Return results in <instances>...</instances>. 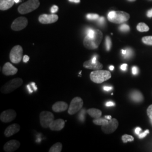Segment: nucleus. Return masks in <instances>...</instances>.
Returning a JSON list of instances; mask_svg holds the SVG:
<instances>
[{"label": "nucleus", "instance_id": "f257e3e1", "mask_svg": "<svg viewBox=\"0 0 152 152\" xmlns=\"http://www.w3.org/2000/svg\"><path fill=\"white\" fill-rule=\"evenodd\" d=\"M103 39V33L99 30L95 29V36L90 38L86 36L83 39L84 46L88 50H94L97 49L101 43Z\"/></svg>", "mask_w": 152, "mask_h": 152}, {"label": "nucleus", "instance_id": "f03ea898", "mask_svg": "<svg viewBox=\"0 0 152 152\" xmlns=\"http://www.w3.org/2000/svg\"><path fill=\"white\" fill-rule=\"evenodd\" d=\"M130 19V15L124 11H110L108 14V19L109 22L121 24L127 22Z\"/></svg>", "mask_w": 152, "mask_h": 152}, {"label": "nucleus", "instance_id": "7ed1b4c3", "mask_svg": "<svg viewBox=\"0 0 152 152\" xmlns=\"http://www.w3.org/2000/svg\"><path fill=\"white\" fill-rule=\"evenodd\" d=\"M112 75L109 71L105 70H95L93 71L90 75L91 80L95 83H102L109 80Z\"/></svg>", "mask_w": 152, "mask_h": 152}, {"label": "nucleus", "instance_id": "20e7f679", "mask_svg": "<svg viewBox=\"0 0 152 152\" xmlns=\"http://www.w3.org/2000/svg\"><path fill=\"white\" fill-rule=\"evenodd\" d=\"M23 80L20 78H16L6 82L1 88V91L3 94H7L13 92L19 87H20L23 84Z\"/></svg>", "mask_w": 152, "mask_h": 152}, {"label": "nucleus", "instance_id": "39448f33", "mask_svg": "<svg viewBox=\"0 0 152 152\" xmlns=\"http://www.w3.org/2000/svg\"><path fill=\"white\" fill-rule=\"evenodd\" d=\"M39 0H28L18 7V12L21 14H26L35 10L39 6Z\"/></svg>", "mask_w": 152, "mask_h": 152}, {"label": "nucleus", "instance_id": "423d86ee", "mask_svg": "<svg viewBox=\"0 0 152 152\" xmlns=\"http://www.w3.org/2000/svg\"><path fill=\"white\" fill-rule=\"evenodd\" d=\"M23 50L20 45H16L11 49L10 53V59L14 64L19 63L22 59Z\"/></svg>", "mask_w": 152, "mask_h": 152}, {"label": "nucleus", "instance_id": "0eeeda50", "mask_svg": "<svg viewBox=\"0 0 152 152\" xmlns=\"http://www.w3.org/2000/svg\"><path fill=\"white\" fill-rule=\"evenodd\" d=\"M54 120V115L51 112L43 111L39 114V121L41 126L45 128H49L51 123Z\"/></svg>", "mask_w": 152, "mask_h": 152}, {"label": "nucleus", "instance_id": "6e6552de", "mask_svg": "<svg viewBox=\"0 0 152 152\" xmlns=\"http://www.w3.org/2000/svg\"><path fill=\"white\" fill-rule=\"evenodd\" d=\"M83 105V102L82 98L78 96L75 97L71 101L68 112L70 115L76 114L77 112L81 109Z\"/></svg>", "mask_w": 152, "mask_h": 152}, {"label": "nucleus", "instance_id": "1a4fd4ad", "mask_svg": "<svg viewBox=\"0 0 152 152\" xmlns=\"http://www.w3.org/2000/svg\"><path fill=\"white\" fill-rule=\"evenodd\" d=\"M28 21L26 17H19L14 20L11 24V29L15 31H19L27 26Z\"/></svg>", "mask_w": 152, "mask_h": 152}, {"label": "nucleus", "instance_id": "9d476101", "mask_svg": "<svg viewBox=\"0 0 152 152\" xmlns=\"http://www.w3.org/2000/svg\"><path fill=\"white\" fill-rule=\"evenodd\" d=\"M16 112L13 109H7L2 112L0 115V120L4 123H9L16 118Z\"/></svg>", "mask_w": 152, "mask_h": 152}, {"label": "nucleus", "instance_id": "9b49d317", "mask_svg": "<svg viewBox=\"0 0 152 152\" xmlns=\"http://www.w3.org/2000/svg\"><path fill=\"white\" fill-rule=\"evenodd\" d=\"M118 122L115 118H112L109 121L108 124L105 126H102V130L106 134L113 133L117 130L118 127Z\"/></svg>", "mask_w": 152, "mask_h": 152}, {"label": "nucleus", "instance_id": "f8f14e48", "mask_svg": "<svg viewBox=\"0 0 152 152\" xmlns=\"http://www.w3.org/2000/svg\"><path fill=\"white\" fill-rule=\"evenodd\" d=\"M58 16L54 14L50 15L42 14L39 16L38 20L43 24H49L55 23L58 20Z\"/></svg>", "mask_w": 152, "mask_h": 152}, {"label": "nucleus", "instance_id": "ddd939ff", "mask_svg": "<svg viewBox=\"0 0 152 152\" xmlns=\"http://www.w3.org/2000/svg\"><path fill=\"white\" fill-rule=\"evenodd\" d=\"M20 146V142L16 140H11L7 141L4 147L6 152H13L16 151Z\"/></svg>", "mask_w": 152, "mask_h": 152}, {"label": "nucleus", "instance_id": "4468645a", "mask_svg": "<svg viewBox=\"0 0 152 152\" xmlns=\"http://www.w3.org/2000/svg\"><path fill=\"white\" fill-rule=\"evenodd\" d=\"M18 69L11 64V63L7 62L4 65L2 68V73L5 76L15 75L18 72Z\"/></svg>", "mask_w": 152, "mask_h": 152}, {"label": "nucleus", "instance_id": "2eb2a0df", "mask_svg": "<svg viewBox=\"0 0 152 152\" xmlns=\"http://www.w3.org/2000/svg\"><path fill=\"white\" fill-rule=\"evenodd\" d=\"M65 121L63 119L54 120L50 125L49 128L51 130L58 131L61 130L65 126Z\"/></svg>", "mask_w": 152, "mask_h": 152}, {"label": "nucleus", "instance_id": "dca6fc26", "mask_svg": "<svg viewBox=\"0 0 152 152\" xmlns=\"http://www.w3.org/2000/svg\"><path fill=\"white\" fill-rule=\"evenodd\" d=\"M20 130V126L18 124H14L8 126L4 132L6 137H10L16 133H18Z\"/></svg>", "mask_w": 152, "mask_h": 152}, {"label": "nucleus", "instance_id": "f3484780", "mask_svg": "<svg viewBox=\"0 0 152 152\" xmlns=\"http://www.w3.org/2000/svg\"><path fill=\"white\" fill-rule=\"evenodd\" d=\"M83 65L85 68L88 69H92V70H99L102 69L103 65L100 63L99 61H97L96 63L92 62L91 59L87 60L83 63Z\"/></svg>", "mask_w": 152, "mask_h": 152}, {"label": "nucleus", "instance_id": "a211bd4d", "mask_svg": "<svg viewBox=\"0 0 152 152\" xmlns=\"http://www.w3.org/2000/svg\"><path fill=\"white\" fill-rule=\"evenodd\" d=\"M68 108V105L64 102H57L52 107L53 110L56 112L59 113L65 111Z\"/></svg>", "mask_w": 152, "mask_h": 152}, {"label": "nucleus", "instance_id": "6ab92c4d", "mask_svg": "<svg viewBox=\"0 0 152 152\" xmlns=\"http://www.w3.org/2000/svg\"><path fill=\"white\" fill-rule=\"evenodd\" d=\"M15 3V0H0V10L2 11L10 9Z\"/></svg>", "mask_w": 152, "mask_h": 152}, {"label": "nucleus", "instance_id": "aec40b11", "mask_svg": "<svg viewBox=\"0 0 152 152\" xmlns=\"http://www.w3.org/2000/svg\"><path fill=\"white\" fill-rule=\"evenodd\" d=\"M131 100L136 103H140L143 100V96L139 91H133L130 95Z\"/></svg>", "mask_w": 152, "mask_h": 152}, {"label": "nucleus", "instance_id": "412c9836", "mask_svg": "<svg viewBox=\"0 0 152 152\" xmlns=\"http://www.w3.org/2000/svg\"><path fill=\"white\" fill-rule=\"evenodd\" d=\"M87 113L95 119L100 118L102 115V111L96 108H90L87 109Z\"/></svg>", "mask_w": 152, "mask_h": 152}, {"label": "nucleus", "instance_id": "4be33fe9", "mask_svg": "<svg viewBox=\"0 0 152 152\" xmlns=\"http://www.w3.org/2000/svg\"><path fill=\"white\" fill-rule=\"evenodd\" d=\"M62 144L61 142H56L49 149V152H60L62 150Z\"/></svg>", "mask_w": 152, "mask_h": 152}, {"label": "nucleus", "instance_id": "5701e85b", "mask_svg": "<svg viewBox=\"0 0 152 152\" xmlns=\"http://www.w3.org/2000/svg\"><path fill=\"white\" fill-rule=\"evenodd\" d=\"M108 120L106 118H96L95 120H93V123L96 125H99V126H105L108 124Z\"/></svg>", "mask_w": 152, "mask_h": 152}, {"label": "nucleus", "instance_id": "b1692460", "mask_svg": "<svg viewBox=\"0 0 152 152\" xmlns=\"http://www.w3.org/2000/svg\"><path fill=\"white\" fill-rule=\"evenodd\" d=\"M137 30L140 32H147L149 30V28L144 23H140L137 26Z\"/></svg>", "mask_w": 152, "mask_h": 152}, {"label": "nucleus", "instance_id": "393cba45", "mask_svg": "<svg viewBox=\"0 0 152 152\" xmlns=\"http://www.w3.org/2000/svg\"><path fill=\"white\" fill-rule=\"evenodd\" d=\"M87 112V111H86L85 109H83L80 111V113L78 115V118L80 121H81V122H84L85 121V115L86 113Z\"/></svg>", "mask_w": 152, "mask_h": 152}, {"label": "nucleus", "instance_id": "a878e982", "mask_svg": "<svg viewBox=\"0 0 152 152\" xmlns=\"http://www.w3.org/2000/svg\"><path fill=\"white\" fill-rule=\"evenodd\" d=\"M122 140L123 142L124 143H126L127 142H129V141H132L134 140V137L131 135H127V134H125L122 137Z\"/></svg>", "mask_w": 152, "mask_h": 152}, {"label": "nucleus", "instance_id": "bb28decb", "mask_svg": "<svg viewBox=\"0 0 152 152\" xmlns=\"http://www.w3.org/2000/svg\"><path fill=\"white\" fill-rule=\"evenodd\" d=\"M126 54L125 55H123L124 56V58L125 59H129L131 58L134 54V51L132 49L130 48H127L126 49Z\"/></svg>", "mask_w": 152, "mask_h": 152}, {"label": "nucleus", "instance_id": "cd10ccee", "mask_svg": "<svg viewBox=\"0 0 152 152\" xmlns=\"http://www.w3.org/2000/svg\"><path fill=\"white\" fill-rule=\"evenodd\" d=\"M142 41L144 44L152 46V36H145L142 38Z\"/></svg>", "mask_w": 152, "mask_h": 152}, {"label": "nucleus", "instance_id": "c85d7f7f", "mask_svg": "<svg viewBox=\"0 0 152 152\" xmlns=\"http://www.w3.org/2000/svg\"><path fill=\"white\" fill-rule=\"evenodd\" d=\"M111 47H112L111 39L109 36H107L106 38H105V48H106V50L108 51H110V50L111 49Z\"/></svg>", "mask_w": 152, "mask_h": 152}, {"label": "nucleus", "instance_id": "c756f323", "mask_svg": "<svg viewBox=\"0 0 152 152\" xmlns=\"http://www.w3.org/2000/svg\"><path fill=\"white\" fill-rule=\"evenodd\" d=\"M130 27L126 24H123L119 27V30L122 32H127L130 31Z\"/></svg>", "mask_w": 152, "mask_h": 152}, {"label": "nucleus", "instance_id": "7c9ffc66", "mask_svg": "<svg viewBox=\"0 0 152 152\" xmlns=\"http://www.w3.org/2000/svg\"><path fill=\"white\" fill-rule=\"evenodd\" d=\"M86 18L88 20H98L99 16L96 14H88L86 15Z\"/></svg>", "mask_w": 152, "mask_h": 152}, {"label": "nucleus", "instance_id": "2f4dec72", "mask_svg": "<svg viewBox=\"0 0 152 152\" xmlns=\"http://www.w3.org/2000/svg\"><path fill=\"white\" fill-rule=\"evenodd\" d=\"M147 115L151 120H152V105H151L147 109Z\"/></svg>", "mask_w": 152, "mask_h": 152}, {"label": "nucleus", "instance_id": "473e14b6", "mask_svg": "<svg viewBox=\"0 0 152 152\" xmlns=\"http://www.w3.org/2000/svg\"><path fill=\"white\" fill-rule=\"evenodd\" d=\"M98 24H99L101 26H103V25L105 24V18H104L103 16L98 18Z\"/></svg>", "mask_w": 152, "mask_h": 152}, {"label": "nucleus", "instance_id": "72a5a7b5", "mask_svg": "<svg viewBox=\"0 0 152 152\" xmlns=\"http://www.w3.org/2000/svg\"><path fill=\"white\" fill-rule=\"evenodd\" d=\"M149 133V130H147L145 131L144 132H142V133H140V134L139 135V137L140 139H142L144 137H145V136H147V134H148Z\"/></svg>", "mask_w": 152, "mask_h": 152}, {"label": "nucleus", "instance_id": "f704fd0d", "mask_svg": "<svg viewBox=\"0 0 152 152\" xmlns=\"http://www.w3.org/2000/svg\"><path fill=\"white\" fill-rule=\"evenodd\" d=\"M132 74L134 75H137L138 72H139V69L137 68V67H136V66H134L132 67Z\"/></svg>", "mask_w": 152, "mask_h": 152}, {"label": "nucleus", "instance_id": "c9c22d12", "mask_svg": "<svg viewBox=\"0 0 152 152\" xmlns=\"http://www.w3.org/2000/svg\"><path fill=\"white\" fill-rule=\"evenodd\" d=\"M58 7L56 5H54L51 9V12L53 13V14H54L56 13L57 11H58Z\"/></svg>", "mask_w": 152, "mask_h": 152}, {"label": "nucleus", "instance_id": "e433bc0d", "mask_svg": "<svg viewBox=\"0 0 152 152\" xmlns=\"http://www.w3.org/2000/svg\"><path fill=\"white\" fill-rule=\"evenodd\" d=\"M105 105L107 107H113V106L115 105V103H114V102H112V101H109V102H108L106 103Z\"/></svg>", "mask_w": 152, "mask_h": 152}, {"label": "nucleus", "instance_id": "4c0bfd02", "mask_svg": "<svg viewBox=\"0 0 152 152\" xmlns=\"http://www.w3.org/2000/svg\"><path fill=\"white\" fill-rule=\"evenodd\" d=\"M113 89V87L112 86H105L103 87V90L105 91H110Z\"/></svg>", "mask_w": 152, "mask_h": 152}, {"label": "nucleus", "instance_id": "58836bf2", "mask_svg": "<svg viewBox=\"0 0 152 152\" xmlns=\"http://www.w3.org/2000/svg\"><path fill=\"white\" fill-rule=\"evenodd\" d=\"M29 60V57L27 55H25L24 56H23V62L24 63H27L28 61Z\"/></svg>", "mask_w": 152, "mask_h": 152}, {"label": "nucleus", "instance_id": "ea45409f", "mask_svg": "<svg viewBox=\"0 0 152 152\" xmlns=\"http://www.w3.org/2000/svg\"><path fill=\"white\" fill-rule=\"evenodd\" d=\"M127 64H123L121 66V69L122 71H126L127 69Z\"/></svg>", "mask_w": 152, "mask_h": 152}, {"label": "nucleus", "instance_id": "a19ab883", "mask_svg": "<svg viewBox=\"0 0 152 152\" xmlns=\"http://www.w3.org/2000/svg\"><path fill=\"white\" fill-rule=\"evenodd\" d=\"M31 85L32 86V88L34 91H37V87L36 86L35 82H32L31 83Z\"/></svg>", "mask_w": 152, "mask_h": 152}, {"label": "nucleus", "instance_id": "79ce46f5", "mask_svg": "<svg viewBox=\"0 0 152 152\" xmlns=\"http://www.w3.org/2000/svg\"><path fill=\"white\" fill-rule=\"evenodd\" d=\"M141 128H140V127H136V129H135V134H137V135H139L140 134V132H141Z\"/></svg>", "mask_w": 152, "mask_h": 152}, {"label": "nucleus", "instance_id": "37998d69", "mask_svg": "<svg viewBox=\"0 0 152 152\" xmlns=\"http://www.w3.org/2000/svg\"><path fill=\"white\" fill-rule=\"evenodd\" d=\"M27 88L28 89V91H29V93H30V94L32 93V92L34 91V90L31 88V85H28Z\"/></svg>", "mask_w": 152, "mask_h": 152}, {"label": "nucleus", "instance_id": "c03bdc74", "mask_svg": "<svg viewBox=\"0 0 152 152\" xmlns=\"http://www.w3.org/2000/svg\"><path fill=\"white\" fill-rule=\"evenodd\" d=\"M147 15L148 18L152 17V9L147 12Z\"/></svg>", "mask_w": 152, "mask_h": 152}, {"label": "nucleus", "instance_id": "a18cd8bd", "mask_svg": "<svg viewBox=\"0 0 152 152\" xmlns=\"http://www.w3.org/2000/svg\"><path fill=\"white\" fill-rule=\"evenodd\" d=\"M69 1L72 2H75V3H80V0H69Z\"/></svg>", "mask_w": 152, "mask_h": 152}, {"label": "nucleus", "instance_id": "49530a36", "mask_svg": "<svg viewBox=\"0 0 152 152\" xmlns=\"http://www.w3.org/2000/svg\"><path fill=\"white\" fill-rule=\"evenodd\" d=\"M105 118L107 120H110L112 119V116L111 115H105Z\"/></svg>", "mask_w": 152, "mask_h": 152}, {"label": "nucleus", "instance_id": "de8ad7c7", "mask_svg": "<svg viewBox=\"0 0 152 152\" xmlns=\"http://www.w3.org/2000/svg\"><path fill=\"white\" fill-rule=\"evenodd\" d=\"M126 49H125V50H122V54L123 55H125L126 54Z\"/></svg>", "mask_w": 152, "mask_h": 152}, {"label": "nucleus", "instance_id": "09e8293b", "mask_svg": "<svg viewBox=\"0 0 152 152\" xmlns=\"http://www.w3.org/2000/svg\"><path fill=\"white\" fill-rule=\"evenodd\" d=\"M114 66L113 65H111V66H109V69L110 70V71H113L114 70Z\"/></svg>", "mask_w": 152, "mask_h": 152}, {"label": "nucleus", "instance_id": "8fccbe9b", "mask_svg": "<svg viewBox=\"0 0 152 152\" xmlns=\"http://www.w3.org/2000/svg\"><path fill=\"white\" fill-rule=\"evenodd\" d=\"M20 1H21V0H15V3H18Z\"/></svg>", "mask_w": 152, "mask_h": 152}, {"label": "nucleus", "instance_id": "3c124183", "mask_svg": "<svg viewBox=\"0 0 152 152\" xmlns=\"http://www.w3.org/2000/svg\"><path fill=\"white\" fill-rule=\"evenodd\" d=\"M129 1H131V2H133V1H136V0H128Z\"/></svg>", "mask_w": 152, "mask_h": 152}, {"label": "nucleus", "instance_id": "603ef678", "mask_svg": "<svg viewBox=\"0 0 152 152\" xmlns=\"http://www.w3.org/2000/svg\"><path fill=\"white\" fill-rule=\"evenodd\" d=\"M81 73L82 71H80V76H81Z\"/></svg>", "mask_w": 152, "mask_h": 152}, {"label": "nucleus", "instance_id": "864d4df0", "mask_svg": "<svg viewBox=\"0 0 152 152\" xmlns=\"http://www.w3.org/2000/svg\"><path fill=\"white\" fill-rule=\"evenodd\" d=\"M151 124L152 125V120H151Z\"/></svg>", "mask_w": 152, "mask_h": 152}, {"label": "nucleus", "instance_id": "5fc2aeb1", "mask_svg": "<svg viewBox=\"0 0 152 152\" xmlns=\"http://www.w3.org/2000/svg\"><path fill=\"white\" fill-rule=\"evenodd\" d=\"M150 1H152V0H150Z\"/></svg>", "mask_w": 152, "mask_h": 152}]
</instances>
